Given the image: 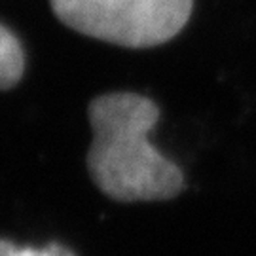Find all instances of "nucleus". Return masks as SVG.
Wrapping results in <instances>:
<instances>
[{
  "mask_svg": "<svg viewBox=\"0 0 256 256\" xmlns=\"http://www.w3.org/2000/svg\"><path fill=\"white\" fill-rule=\"evenodd\" d=\"M158 118V104L137 93H108L92 101L88 169L102 194L131 203L171 200L182 190V171L148 140Z\"/></svg>",
  "mask_w": 256,
  "mask_h": 256,
  "instance_id": "obj_1",
  "label": "nucleus"
},
{
  "mask_svg": "<svg viewBox=\"0 0 256 256\" xmlns=\"http://www.w3.org/2000/svg\"><path fill=\"white\" fill-rule=\"evenodd\" d=\"M194 0H52L55 16L80 34L126 48H152L176 36Z\"/></svg>",
  "mask_w": 256,
  "mask_h": 256,
  "instance_id": "obj_2",
  "label": "nucleus"
},
{
  "mask_svg": "<svg viewBox=\"0 0 256 256\" xmlns=\"http://www.w3.org/2000/svg\"><path fill=\"white\" fill-rule=\"evenodd\" d=\"M25 70V55L18 36L0 25V90H10L21 80Z\"/></svg>",
  "mask_w": 256,
  "mask_h": 256,
  "instance_id": "obj_3",
  "label": "nucleus"
},
{
  "mask_svg": "<svg viewBox=\"0 0 256 256\" xmlns=\"http://www.w3.org/2000/svg\"><path fill=\"white\" fill-rule=\"evenodd\" d=\"M0 256H74L70 250L59 243H52L44 248L18 247L12 241L0 239Z\"/></svg>",
  "mask_w": 256,
  "mask_h": 256,
  "instance_id": "obj_4",
  "label": "nucleus"
}]
</instances>
